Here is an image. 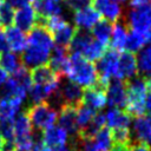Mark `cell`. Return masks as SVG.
Returning <instances> with one entry per match:
<instances>
[{
    "label": "cell",
    "instance_id": "obj_1",
    "mask_svg": "<svg viewBox=\"0 0 151 151\" xmlns=\"http://www.w3.org/2000/svg\"><path fill=\"white\" fill-rule=\"evenodd\" d=\"M68 80L76 83L80 87H91L98 81V73L96 65L85 59L80 54H70L65 71Z\"/></svg>",
    "mask_w": 151,
    "mask_h": 151
},
{
    "label": "cell",
    "instance_id": "obj_2",
    "mask_svg": "<svg viewBox=\"0 0 151 151\" xmlns=\"http://www.w3.org/2000/svg\"><path fill=\"white\" fill-rule=\"evenodd\" d=\"M147 94L146 80L143 76H134L126 81V104L125 111L133 117L142 116L145 112L144 103Z\"/></svg>",
    "mask_w": 151,
    "mask_h": 151
},
{
    "label": "cell",
    "instance_id": "obj_3",
    "mask_svg": "<svg viewBox=\"0 0 151 151\" xmlns=\"http://www.w3.org/2000/svg\"><path fill=\"white\" fill-rule=\"evenodd\" d=\"M31 120L32 126L39 131H45L46 129L53 126L58 119V111L48 103L34 104L25 111Z\"/></svg>",
    "mask_w": 151,
    "mask_h": 151
},
{
    "label": "cell",
    "instance_id": "obj_4",
    "mask_svg": "<svg viewBox=\"0 0 151 151\" xmlns=\"http://www.w3.org/2000/svg\"><path fill=\"white\" fill-rule=\"evenodd\" d=\"M125 24L129 29L140 32L147 37L151 26V2L143 6L132 7V9L127 12Z\"/></svg>",
    "mask_w": 151,
    "mask_h": 151
},
{
    "label": "cell",
    "instance_id": "obj_5",
    "mask_svg": "<svg viewBox=\"0 0 151 151\" xmlns=\"http://www.w3.org/2000/svg\"><path fill=\"white\" fill-rule=\"evenodd\" d=\"M118 57L119 52L113 48H107L105 53L101 55L100 59H98V63L96 65L97 73H98V81L105 86H107L109 81L114 79L116 71H117V64H118Z\"/></svg>",
    "mask_w": 151,
    "mask_h": 151
},
{
    "label": "cell",
    "instance_id": "obj_6",
    "mask_svg": "<svg viewBox=\"0 0 151 151\" xmlns=\"http://www.w3.org/2000/svg\"><path fill=\"white\" fill-rule=\"evenodd\" d=\"M52 48L35 45V44H27L25 50L21 54V64L22 66L29 68H34L41 65H46L48 63Z\"/></svg>",
    "mask_w": 151,
    "mask_h": 151
},
{
    "label": "cell",
    "instance_id": "obj_7",
    "mask_svg": "<svg viewBox=\"0 0 151 151\" xmlns=\"http://www.w3.org/2000/svg\"><path fill=\"white\" fill-rule=\"evenodd\" d=\"M106 104L111 107L124 109L126 104V81L112 79L109 81L106 90Z\"/></svg>",
    "mask_w": 151,
    "mask_h": 151
},
{
    "label": "cell",
    "instance_id": "obj_8",
    "mask_svg": "<svg viewBox=\"0 0 151 151\" xmlns=\"http://www.w3.org/2000/svg\"><path fill=\"white\" fill-rule=\"evenodd\" d=\"M106 86L98 83L91 87H87L83 91V100L81 103L92 110L100 111L106 105V94H105Z\"/></svg>",
    "mask_w": 151,
    "mask_h": 151
},
{
    "label": "cell",
    "instance_id": "obj_9",
    "mask_svg": "<svg viewBox=\"0 0 151 151\" xmlns=\"http://www.w3.org/2000/svg\"><path fill=\"white\" fill-rule=\"evenodd\" d=\"M83 88L77 85L76 83L71 80H65L64 83L60 81L59 87H58V94L61 100L63 105H71L77 107L78 105L81 104L83 100ZM61 105V106H63Z\"/></svg>",
    "mask_w": 151,
    "mask_h": 151
},
{
    "label": "cell",
    "instance_id": "obj_10",
    "mask_svg": "<svg viewBox=\"0 0 151 151\" xmlns=\"http://www.w3.org/2000/svg\"><path fill=\"white\" fill-rule=\"evenodd\" d=\"M137 60L134 53L125 51L122 54H119L114 79L127 81L129 79L137 76Z\"/></svg>",
    "mask_w": 151,
    "mask_h": 151
},
{
    "label": "cell",
    "instance_id": "obj_11",
    "mask_svg": "<svg viewBox=\"0 0 151 151\" xmlns=\"http://www.w3.org/2000/svg\"><path fill=\"white\" fill-rule=\"evenodd\" d=\"M100 14L93 6H86L80 9L74 11L73 13V22L77 29L87 31L91 29L98 21Z\"/></svg>",
    "mask_w": 151,
    "mask_h": 151
},
{
    "label": "cell",
    "instance_id": "obj_12",
    "mask_svg": "<svg viewBox=\"0 0 151 151\" xmlns=\"http://www.w3.org/2000/svg\"><path fill=\"white\" fill-rule=\"evenodd\" d=\"M58 123L59 126L63 127L68 134L77 136L78 134V125H77V107L71 105L60 106V111L58 113Z\"/></svg>",
    "mask_w": 151,
    "mask_h": 151
},
{
    "label": "cell",
    "instance_id": "obj_13",
    "mask_svg": "<svg viewBox=\"0 0 151 151\" xmlns=\"http://www.w3.org/2000/svg\"><path fill=\"white\" fill-rule=\"evenodd\" d=\"M93 7L106 20L116 22L123 17V8L116 0H92Z\"/></svg>",
    "mask_w": 151,
    "mask_h": 151
},
{
    "label": "cell",
    "instance_id": "obj_14",
    "mask_svg": "<svg viewBox=\"0 0 151 151\" xmlns=\"http://www.w3.org/2000/svg\"><path fill=\"white\" fill-rule=\"evenodd\" d=\"M37 19L38 15L35 11L31 5H27L18 8L17 12H14L13 22L15 24V27L21 29L22 32H29L37 25Z\"/></svg>",
    "mask_w": 151,
    "mask_h": 151
},
{
    "label": "cell",
    "instance_id": "obj_15",
    "mask_svg": "<svg viewBox=\"0 0 151 151\" xmlns=\"http://www.w3.org/2000/svg\"><path fill=\"white\" fill-rule=\"evenodd\" d=\"M31 79H32V83L35 85L47 86V85L59 84L61 80V77H59L50 66L41 65L32 68Z\"/></svg>",
    "mask_w": 151,
    "mask_h": 151
},
{
    "label": "cell",
    "instance_id": "obj_16",
    "mask_svg": "<svg viewBox=\"0 0 151 151\" xmlns=\"http://www.w3.org/2000/svg\"><path fill=\"white\" fill-rule=\"evenodd\" d=\"M105 120L110 130L116 129H130L132 116H130L125 110L111 107L105 113Z\"/></svg>",
    "mask_w": 151,
    "mask_h": 151
},
{
    "label": "cell",
    "instance_id": "obj_17",
    "mask_svg": "<svg viewBox=\"0 0 151 151\" xmlns=\"http://www.w3.org/2000/svg\"><path fill=\"white\" fill-rule=\"evenodd\" d=\"M41 140L46 146L51 149H55V147L66 145V143L68 142V133L63 127L53 125L46 129L45 131H42Z\"/></svg>",
    "mask_w": 151,
    "mask_h": 151
},
{
    "label": "cell",
    "instance_id": "obj_18",
    "mask_svg": "<svg viewBox=\"0 0 151 151\" xmlns=\"http://www.w3.org/2000/svg\"><path fill=\"white\" fill-rule=\"evenodd\" d=\"M68 51L66 47L63 46H58L55 45L52 51H51V55L48 59L50 63V67L59 76V77H64L65 76V71H66V66H67V61H68Z\"/></svg>",
    "mask_w": 151,
    "mask_h": 151
},
{
    "label": "cell",
    "instance_id": "obj_19",
    "mask_svg": "<svg viewBox=\"0 0 151 151\" xmlns=\"http://www.w3.org/2000/svg\"><path fill=\"white\" fill-rule=\"evenodd\" d=\"M132 132L137 142H142L151 145V119L150 117L138 116L134 117L132 123Z\"/></svg>",
    "mask_w": 151,
    "mask_h": 151
},
{
    "label": "cell",
    "instance_id": "obj_20",
    "mask_svg": "<svg viewBox=\"0 0 151 151\" xmlns=\"http://www.w3.org/2000/svg\"><path fill=\"white\" fill-rule=\"evenodd\" d=\"M76 32H77V27L65 20L59 26H57L53 31H51V34H52V38H53V41L55 42V45L63 46V47H68Z\"/></svg>",
    "mask_w": 151,
    "mask_h": 151
},
{
    "label": "cell",
    "instance_id": "obj_21",
    "mask_svg": "<svg viewBox=\"0 0 151 151\" xmlns=\"http://www.w3.org/2000/svg\"><path fill=\"white\" fill-rule=\"evenodd\" d=\"M25 100L20 98L0 97V122H11L15 118Z\"/></svg>",
    "mask_w": 151,
    "mask_h": 151
},
{
    "label": "cell",
    "instance_id": "obj_22",
    "mask_svg": "<svg viewBox=\"0 0 151 151\" xmlns=\"http://www.w3.org/2000/svg\"><path fill=\"white\" fill-rule=\"evenodd\" d=\"M5 34H6L8 48L12 52L19 53L25 50V47L27 45V37H26L25 32H22L21 29H19L15 26H9V27H7Z\"/></svg>",
    "mask_w": 151,
    "mask_h": 151
},
{
    "label": "cell",
    "instance_id": "obj_23",
    "mask_svg": "<svg viewBox=\"0 0 151 151\" xmlns=\"http://www.w3.org/2000/svg\"><path fill=\"white\" fill-rule=\"evenodd\" d=\"M32 7L37 15L44 19L63 14V7L60 4L53 2L51 0H32Z\"/></svg>",
    "mask_w": 151,
    "mask_h": 151
},
{
    "label": "cell",
    "instance_id": "obj_24",
    "mask_svg": "<svg viewBox=\"0 0 151 151\" xmlns=\"http://www.w3.org/2000/svg\"><path fill=\"white\" fill-rule=\"evenodd\" d=\"M129 32V27L126 26V24L124 21H116V24L113 25L112 28V33H111V38H110V48H113L116 51H123L124 46H125V40H126V35Z\"/></svg>",
    "mask_w": 151,
    "mask_h": 151
},
{
    "label": "cell",
    "instance_id": "obj_25",
    "mask_svg": "<svg viewBox=\"0 0 151 151\" xmlns=\"http://www.w3.org/2000/svg\"><path fill=\"white\" fill-rule=\"evenodd\" d=\"M112 28H113V25L111 21L106 20V19H103V20H99L91 29H92V38L104 45H109V41H110V38H111V33H112Z\"/></svg>",
    "mask_w": 151,
    "mask_h": 151
},
{
    "label": "cell",
    "instance_id": "obj_26",
    "mask_svg": "<svg viewBox=\"0 0 151 151\" xmlns=\"http://www.w3.org/2000/svg\"><path fill=\"white\" fill-rule=\"evenodd\" d=\"M92 35L83 29H77L73 39L71 40L70 45H68V53L70 54H80L83 53V51L86 48V46L90 44V41L92 40Z\"/></svg>",
    "mask_w": 151,
    "mask_h": 151
},
{
    "label": "cell",
    "instance_id": "obj_27",
    "mask_svg": "<svg viewBox=\"0 0 151 151\" xmlns=\"http://www.w3.org/2000/svg\"><path fill=\"white\" fill-rule=\"evenodd\" d=\"M149 41L147 37L140 32L133 31V29H129L127 35H126V40H125V46L124 50L126 52H131V53H136L139 52L145 44Z\"/></svg>",
    "mask_w": 151,
    "mask_h": 151
},
{
    "label": "cell",
    "instance_id": "obj_28",
    "mask_svg": "<svg viewBox=\"0 0 151 151\" xmlns=\"http://www.w3.org/2000/svg\"><path fill=\"white\" fill-rule=\"evenodd\" d=\"M137 60V71L142 76H147L151 73V45L144 46L138 54Z\"/></svg>",
    "mask_w": 151,
    "mask_h": 151
},
{
    "label": "cell",
    "instance_id": "obj_29",
    "mask_svg": "<svg viewBox=\"0 0 151 151\" xmlns=\"http://www.w3.org/2000/svg\"><path fill=\"white\" fill-rule=\"evenodd\" d=\"M106 50H107V46L106 45H104V44H101V42L92 39L90 41V44L86 46V48L83 51L81 55L85 59H87V60H90V61L93 63V61H97L98 59H100L101 55L105 53Z\"/></svg>",
    "mask_w": 151,
    "mask_h": 151
},
{
    "label": "cell",
    "instance_id": "obj_30",
    "mask_svg": "<svg viewBox=\"0 0 151 151\" xmlns=\"http://www.w3.org/2000/svg\"><path fill=\"white\" fill-rule=\"evenodd\" d=\"M0 66L7 73H14L19 67L22 66V64L17 53L6 51L0 55Z\"/></svg>",
    "mask_w": 151,
    "mask_h": 151
},
{
    "label": "cell",
    "instance_id": "obj_31",
    "mask_svg": "<svg viewBox=\"0 0 151 151\" xmlns=\"http://www.w3.org/2000/svg\"><path fill=\"white\" fill-rule=\"evenodd\" d=\"M93 140L99 151H110V149L113 145L111 130L109 127H103L96 133V136L93 137Z\"/></svg>",
    "mask_w": 151,
    "mask_h": 151
},
{
    "label": "cell",
    "instance_id": "obj_32",
    "mask_svg": "<svg viewBox=\"0 0 151 151\" xmlns=\"http://www.w3.org/2000/svg\"><path fill=\"white\" fill-rule=\"evenodd\" d=\"M96 113L97 112L94 110H92L91 107L84 105L83 103L80 105H78L77 106V125H78V130L79 131L84 130L88 125V123L92 120V118L94 117Z\"/></svg>",
    "mask_w": 151,
    "mask_h": 151
},
{
    "label": "cell",
    "instance_id": "obj_33",
    "mask_svg": "<svg viewBox=\"0 0 151 151\" xmlns=\"http://www.w3.org/2000/svg\"><path fill=\"white\" fill-rule=\"evenodd\" d=\"M13 18H14V11L11 5L7 2H1L0 4V27H9L13 24Z\"/></svg>",
    "mask_w": 151,
    "mask_h": 151
},
{
    "label": "cell",
    "instance_id": "obj_34",
    "mask_svg": "<svg viewBox=\"0 0 151 151\" xmlns=\"http://www.w3.org/2000/svg\"><path fill=\"white\" fill-rule=\"evenodd\" d=\"M65 1H66L67 7L73 9V11H77V9L83 8V7L90 6V4L92 2V0H65Z\"/></svg>",
    "mask_w": 151,
    "mask_h": 151
},
{
    "label": "cell",
    "instance_id": "obj_35",
    "mask_svg": "<svg viewBox=\"0 0 151 151\" xmlns=\"http://www.w3.org/2000/svg\"><path fill=\"white\" fill-rule=\"evenodd\" d=\"M129 151H151V145L145 144V143H142V142L132 140Z\"/></svg>",
    "mask_w": 151,
    "mask_h": 151
},
{
    "label": "cell",
    "instance_id": "obj_36",
    "mask_svg": "<svg viewBox=\"0 0 151 151\" xmlns=\"http://www.w3.org/2000/svg\"><path fill=\"white\" fill-rule=\"evenodd\" d=\"M8 51V44H7V39H6V34L2 27H0V52L4 53Z\"/></svg>",
    "mask_w": 151,
    "mask_h": 151
},
{
    "label": "cell",
    "instance_id": "obj_37",
    "mask_svg": "<svg viewBox=\"0 0 151 151\" xmlns=\"http://www.w3.org/2000/svg\"><path fill=\"white\" fill-rule=\"evenodd\" d=\"M32 2V0H7V4L11 5L13 8H21L24 6H27Z\"/></svg>",
    "mask_w": 151,
    "mask_h": 151
},
{
    "label": "cell",
    "instance_id": "obj_38",
    "mask_svg": "<svg viewBox=\"0 0 151 151\" xmlns=\"http://www.w3.org/2000/svg\"><path fill=\"white\" fill-rule=\"evenodd\" d=\"M144 109H145V112L151 117V91L146 94L145 103H144Z\"/></svg>",
    "mask_w": 151,
    "mask_h": 151
},
{
    "label": "cell",
    "instance_id": "obj_39",
    "mask_svg": "<svg viewBox=\"0 0 151 151\" xmlns=\"http://www.w3.org/2000/svg\"><path fill=\"white\" fill-rule=\"evenodd\" d=\"M131 7H138V6H143L146 4H150L151 0H129Z\"/></svg>",
    "mask_w": 151,
    "mask_h": 151
},
{
    "label": "cell",
    "instance_id": "obj_40",
    "mask_svg": "<svg viewBox=\"0 0 151 151\" xmlns=\"http://www.w3.org/2000/svg\"><path fill=\"white\" fill-rule=\"evenodd\" d=\"M7 78H8V77H7V72L0 66V88H1V86L5 84V81L7 80Z\"/></svg>",
    "mask_w": 151,
    "mask_h": 151
},
{
    "label": "cell",
    "instance_id": "obj_41",
    "mask_svg": "<svg viewBox=\"0 0 151 151\" xmlns=\"http://www.w3.org/2000/svg\"><path fill=\"white\" fill-rule=\"evenodd\" d=\"M146 85H147V88H150V91H151V73L150 74H147L146 76Z\"/></svg>",
    "mask_w": 151,
    "mask_h": 151
},
{
    "label": "cell",
    "instance_id": "obj_42",
    "mask_svg": "<svg viewBox=\"0 0 151 151\" xmlns=\"http://www.w3.org/2000/svg\"><path fill=\"white\" fill-rule=\"evenodd\" d=\"M116 1H117V2H119V4H125L127 0H116Z\"/></svg>",
    "mask_w": 151,
    "mask_h": 151
},
{
    "label": "cell",
    "instance_id": "obj_43",
    "mask_svg": "<svg viewBox=\"0 0 151 151\" xmlns=\"http://www.w3.org/2000/svg\"><path fill=\"white\" fill-rule=\"evenodd\" d=\"M51 1H53V2H61V1H65V0H51Z\"/></svg>",
    "mask_w": 151,
    "mask_h": 151
},
{
    "label": "cell",
    "instance_id": "obj_44",
    "mask_svg": "<svg viewBox=\"0 0 151 151\" xmlns=\"http://www.w3.org/2000/svg\"><path fill=\"white\" fill-rule=\"evenodd\" d=\"M12 151H22V150H20V149H13Z\"/></svg>",
    "mask_w": 151,
    "mask_h": 151
},
{
    "label": "cell",
    "instance_id": "obj_45",
    "mask_svg": "<svg viewBox=\"0 0 151 151\" xmlns=\"http://www.w3.org/2000/svg\"><path fill=\"white\" fill-rule=\"evenodd\" d=\"M1 2H4V0H0V4H1Z\"/></svg>",
    "mask_w": 151,
    "mask_h": 151
}]
</instances>
